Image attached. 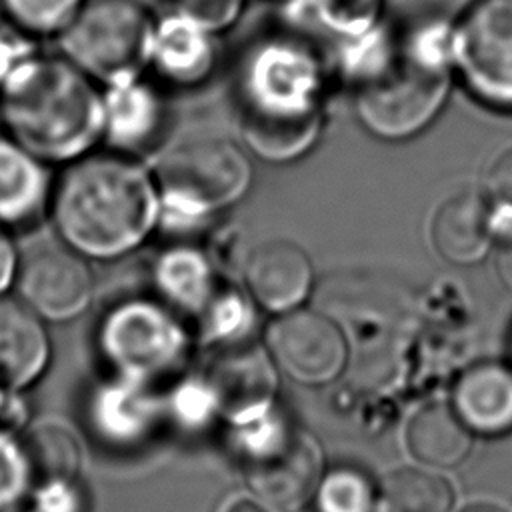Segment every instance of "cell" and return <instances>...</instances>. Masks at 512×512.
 Wrapping results in <instances>:
<instances>
[{"label": "cell", "instance_id": "31", "mask_svg": "<svg viewBox=\"0 0 512 512\" xmlns=\"http://www.w3.org/2000/svg\"><path fill=\"white\" fill-rule=\"evenodd\" d=\"M496 272L504 282V286L512 290V236L504 240V244L496 254Z\"/></svg>", "mask_w": 512, "mask_h": 512}, {"label": "cell", "instance_id": "17", "mask_svg": "<svg viewBox=\"0 0 512 512\" xmlns=\"http://www.w3.org/2000/svg\"><path fill=\"white\" fill-rule=\"evenodd\" d=\"M50 176L40 158L0 136V226L36 220L50 202Z\"/></svg>", "mask_w": 512, "mask_h": 512}, {"label": "cell", "instance_id": "24", "mask_svg": "<svg viewBox=\"0 0 512 512\" xmlns=\"http://www.w3.org/2000/svg\"><path fill=\"white\" fill-rule=\"evenodd\" d=\"M380 488L372 476L358 466H332L320 476L314 512H378Z\"/></svg>", "mask_w": 512, "mask_h": 512}, {"label": "cell", "instance_id": "32", "mask_svg": "<svg viewBox=\"0 0 512 512\" xmlns=\"http://www.w3.org/2000/svg\"><path fill=\"white\" fill-rule=\"evenodd\" d=\"M226 512H268L266 508L258 506L256 502H250V500H238L234 502Z\"/></svg>", "mask_w": 512, "mask_h": 512}, {"label": "cell", "instance_id": "7", "mask_svg": "<svg viewBox=\"0 0 512 512\" xmlns=\"http://www.w3.org/2000/svg\"><path fill=\"white\" fill-rule=\"evenodd\" d=\"M448 88L442 58H404L368 82L358 108L364 124L382 136H406L422 128L440 108Z\"/></svg>", "mask_w": 512, "mask_h": 512}, {"label": "cell", "instance_id": "14", "mask_svg": "<svg viewBox=\"0 0 512 512\" xmlns=\"http://www.w3.org/2000/svg\"><path fill=\"white\" fill-rule=\"evenodd\" d=\"M494 238V212L484 192L458 190L442 200L430 218V242L452 264H474Z\"/></svg>", "mask_w": 512, "mask_h": 512}, {"label": "cell", "instance_id": "8", "mask_svg": "<svg viewBox=\"0 0 512 512\" xmlns=\"http://www.w3.org/2000/svg\"><path fill=\"white\" fill-rule=\"evenodd\" d=\"M102 346L120 370L150 378L178 366L184 358L186 336L178 320L160 304L130 300L106 316Z\"/></svg>", "mask_w": 512, "mask_h": 512}, {"label": "cell", "instance_id": "4", "mask_svg": "<svg viewBox=\"0 0 512 512\" xmlns=\"http://www.w3.org/2000/svg\"><path fill=\"white\" fill-rule=\"evenodd\" d=\"M236 432V454L248 488L282 512L304 508L322 476L314 440L274 408L236 426Z\"/></svg>", "mask_w": 512, "mask_h": 512}, {"label": "cell", "instance_id": "23", "mask_svg": "<svg viewBox=\"0 0 512 512\" xmlns=\"http://www.w3.org/2000/svg\"><path fill=\"white\" fill-rule=\"evenodd\" d=\"M22 450L30 470L32 486L76 480L80 470V448L62 426L44 424L28 432Z\"/></svg>", "mask_w": 512, "mask_h": 512}, {"label": "cell", "instance_id": "33", "mask_svg": "<svg viewBox=\"0 0 512 512\" xmlns=\"http://www.w3.org/2000/svg\"><path fill=\"white\" fill-rule=\"evenodd\" d=\"M460 512H506L504 508L496 506V504H488V502H476V504H468L466 508H462Z\"/></svg>", "mask_w": 512, "mask_h": 512}, {"label": "cell", "instance_id": "28", "mask_svg": "<svg viewBox=\"0 0 512 512\" xmlns=\"http://www.w3.org/2000/svg\"><path fill=\"white\" fill-rule=\"evenodd\" d=\"M38 512H86V492L78 478L40 486L36 492Z\"/></svg>", "mask_w": 512, "mask_h": 512}, {"label": "cell", "instance_id": "10", "mask_svg": "<svg viewBox=\"0 0 512 512\" xmlns=\"http://www.w3.org/2000/svg\"><path fill=\"white\" fill-rule=\"evenodd\" d=\"M266 346L274 364L306 386L334 382L348 362V342L340 326L304 308L280 314L266 330Z\"/></svg>", "mask_w": 512, "mask_h": 512}, {"label": "cell", "instance_id": "21", "mask_svg": "<svg viewBox=\"0 0 512 512\" xmlns=\"http://www.w3.org/2000/svg\"><path fill=\"white\" fill-rule=\"evenodd\" d=\"M156 280L168 302L198 316L218 292L208 262L190 248L164 254L156 266Z\"/></svg>", "mask_w": 512, "mask_h": 512}, {"label": "cell", "instance_id": "20", "mask_svg": "<svg viewBox=\"0 0 512 512\" xmlns=\"http://www.w3.org/2000/svg\"><path fill=\"white\" fill-rule=\"evenodd\" d=\"M206 30L184 14L162 22L154 32L150 60L172 80H200L210 70L214 56Z\"/></svg>", "mask_w": 512, "mask_h": 512}, {"label": "cell", "instance_id": "19", "mask_svg": "<svg viewBox=\"0 0 512 512\" xmlns=\"http://www.w3.org/2000/svg\"><path fill=\"white\" fill-rule=\"evenodd\" d=\"M474 432L460 420L452 406L428 404L408 422V452L422 464L434 468H454L472 452Z\"/></svg>", "mask_w": 512, "mask_h": 512}, {"label": "cell", "instance_id": "25", "mask_svg": "<svg viewBox=\"0 0 512 512\" xmlns=\"http://www.w3.org/2000/svg\"><path fill=\"white\" fill-rule=\"evenodd\" d=\"M6 18L30 34H60L80 12L84 0H0Z\"/></svg>", "mask_w": 512, "mask_h": 512}, {"label": "cell", "instance_id": "29", "mask_svg": "<svg viewBox=\"0 0 512 512\" xmlns=\"http://www.w3.org/2000/svg\"><path fill=\"white\" fill-rule=\"evenodd\" d=\"M28 54H32V46L26 40L14 32L0 30V86L4 84L10 70Z\"/></svg>", "mask_w": 512, "mask_h": 512}, {"label": "cell", "instance_id": "13", "mask_svg": "<svg viewBox=\"0 0 512 512\" xmlns=\"http://www.w3.org/2000/svg\"><path fill=\"white\" fill-rule=\"evenodd\" d=\"M314 270L308 254L288 238L258 242L246 256L244 282L250 296L268 312L284 314L306 300Z\"/></svg>", "mask_w": 512, "mask_h": 512}, {"label": "cell", "instance_id": "18", "mask_svg": "<svg viewBox=\"0 0 512 512\" xmlns=\"http://www.w3.org/2000/svg\"><path fill=\"white\" fill-rule=\"evenodd\" d=\"M104 98L102 136L122 152H138L154 142L164 126L156 92L136 80L110 84Z\"/></svg>", "mask_w": 512, "mask_h": 512}, {"label": "cell", "instance_id": "27", "mask_svg": "<svg viewBox=\"0 0 512 512\" xmlns=\"http://www.w3.org/2000/svg\"><path fill=\"white\" fill-rule=\"evenodd\" d=\"M484 194L492 208L512 214V144L504 146L488 162L484 174Z\"/></svg>", "mask_w": 512, "mask_h": 512}, {"label": "cell", "instance_id": "12", "mask_svg": "<svg viewBox=\"0 0 512 512\" xmlns=\"http://www.w3.org/2000/svg\"><path fill=\"white\" fill-rule=\"evenodd\" d=\"M16 284L22 302L32 312L58 322L84 312L94 292L86 256L66 244L32 248L18 262Z\"/></svg>", "mask_w": 512, "mask_h": 512}, {"label": "cell", "instance_id": "6", "mask_svg": "<svg viewBox=\"0 0 512 512\" xmlns=\"http://www.w3.org/2000/svg\"><path fill=\"white\" fill-rule=\"evenodd\" d=\"M158 184L164 198L186 214L216 212L248 190L250 162L234 142L198 138L164 156Z\"/></svg>", "mask_w": 512, "mask_h": 512}, {"label": "cell", "instance_id": "5", "mask_svg": "<svg viewBox=\"0 0 512 512\" xmlns=\"http://www.w3.org/2000/svg\"><path fill=\"white\" fill-rule=\"evenodd\" d=\"M154 24L138 0H88L60 32L66 58L108 84L134 80L152 56Z\"/></svg>", "mask_w": 512, "mask_h": 512}, {"label": "cell", "instance_id": "30", "mask_svg": "<svg viewBox=\"0 0 512 512\" xmlns=\"http://www.w3.org/2000/svg\"><path fill=\"white\" fill-rule=\"evenodd\" d=\"M18 256L12 246V240L6 236L4 228L0 226V294L10 286L18 272Z\"/></svg>", "mask_w": 512, "mask_h": 512}, {"label": "cell", "instance_id": "16", "mask_svg": "<svg viewBox=\"0 0 512 512\" xmlns=\"http://www.w3.org/2000/svg\"><path fill=\"white\" fill-rule=\"evenodd\" d=\"M48 354L50 344L40 316L22 300L0 296V396L34 382Z\"/></svg>", "mask_w": 512, "mask_h": 512}, {"label": "cell", "instance_id": "1", "mask_svg": "<svg viewBox=\"0 0 512 512\" xmlns=\"http://www.w3.org/2000/svg\"><path fill=\"white\" fill-rule=\"evenodd\" d=\"M52 220L66 246L88 258H118L134 250L158 216L150 176L122 154L72 160L52 186Z\"/></svg>", "mask_w": 512, "mask_h": 512}, {"label": "cell", "instance_id": "34", "mask_svg": "<svg viewBox=\"0 0 512 512\" xmlns=\"http://www.w3.org/2000/svg\"><path fill=\"white\" fill-rule=\"evenodd\" d=\"M510 348H512V340H510Z\"/></svg>", "mask_w": 512, "mask_h": 512}, {"label": "cell", "instance_id": "2", "mask_svg": "<svg viewBox=\"0 0 512 512\" xmlns=\"http://www.w3.org/2000/svg\"><path fill=\"white\" fill-rule=\"evenodd\" d=\"M0 118L42 162L76 160L102 136L104 98L68 58L28 54L0 86Z\"/></svg>", "mask_w": 512, "mask_h": 512}, {"label": "cell", "instance_id": "9", "mask_svg": "<svg viewBox=\"0 0 512 512\" xmlns=\"http://www.w3.org/2000/svg\"><path fill=\"white\" fill-rule=\"evenodd\" d=\"M456 58L470 88L512 108V0H478L456 32Z\"/></svg>", "mask_w": 512, "mask_h": 512}, {"label": "cell", "instance_id": "11", "mask_svg": "<svg viewBox=\"0 0 512 512\" xmlns=\"http://www.w3.org/2000/svg\"><path fill=\"white\" fill-rule=\"evenodd\" d=\"M276 364L268 350L250 338L218 344L204 372V388L234 426L260 418L274 408Z\"/></svg>", "mask_w": 512, "mask_h": 512}, {"label": "cell", "instance_id": "3", "mask_svg": "<svg viewBox=\"0 0 512 512\" xmlns=\"http://www.w3.org/2000/svg\"><path fill=\"white\" fill-rule=\"evenodd\" d=\"M314 70L306 56L286 48L268 50L254 64L244 134L266 158L298 156L316 134Z\"/></svg>", "mask_w": 512, "mask_h": 512}, {"label": "cell", "instance_id": "15", "mask_svg": "<svg viewBox=\"0 0 512 512\" xmlns=\"http://www.w3.org/2000/svg\"><path fill=\"white\" fill-rule=\"evenodd\" d=\"M452 408L476 434L512 432V366L496 360L468 366L454 384Z\"/></svg>", "mask_w": 512, "mask_h": 512}, {"label": "cell", "instance_id": "22", "mask_svg": "<svg viewBox=\"0 0 512 512\" xmlns=\"http://www.w3.org/2000/svg\"><path fill=\"white\" fill-rule=\"evenodd\" d=\"M452 484L428 470L398 468L380 484L378 512H450Z\"/></svg>", "mask_w": 512, "mask_h": 512}, {"label": "cell", "instance_id": "26", "mask_svg": "<svg viewBox=\"0 0 512 512\" xmlns=\"http://www.w3.org/2000/svg\"><path fill=\"white\" fill-rule=\"evenodd\" d=\"M30 486L32 478L22 442L0 432V512L14 508Z\"/></svg>", "mask_w": 512, "mask_h": 512}]
</instances>
